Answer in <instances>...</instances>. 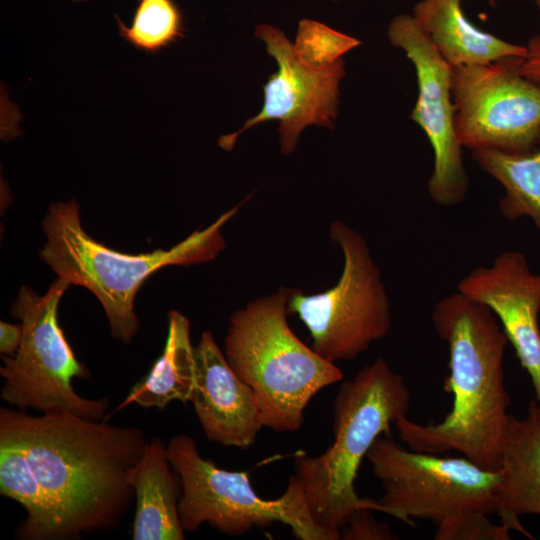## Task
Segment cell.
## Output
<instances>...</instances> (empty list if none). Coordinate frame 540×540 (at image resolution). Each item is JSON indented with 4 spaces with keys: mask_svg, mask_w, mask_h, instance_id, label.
Returning <instances> with one entry per match:
<instances>
[{
    "mask_svg": "<svg viewBox=\"0 0 540 540\" xmlns=\"http://www.w3.org/2000/svg\"><path fill=\"white\" fill-rule=\"evenodd\" d=\"M457 291L487 306L531 378L540 405V274L521 251L499 254L490 266H478L464 276Z\"/></svg>",
    "mask_w": 540,
    "mask_h": 540,
    "instance_id": "4fadbf2b",
    "label": "cell"
},
{
    "mask_svg": "<svg viewBox=\"0 0 540 540\" xmlns=\"http://www.w3.org/2000/svg\"><path fill=\"white\" fill-rule=\"evenodd\" d=\"M369 508L354 511L340 529L343 540H396L387 523L377 521Z\"/></svg>",
    "mask_w": 540,
    "mask_h": 540,
    "instance_id": "603a6c76",
    "label": "cell"
},
{
    "mask_svg": "<svg viewBox=\"0 0 540 540\" xmlns=\"http://www.w3.org/2000/svg\"><path fill=\"white\" fill-rule=\"evenodd\" d=\"M0 434L21 448L38 489V512L20 525V539H76L120 524L147 443L141 429L63 410L36 416L1 408Z\"/></svg>",
    "mask_w": 540,
    "mask_h": 540,
    "instance_id": "6da1fadb",
    "label": "cell"
},
{
    "mask_svg": "<svg viewBox=\"0 0 540 540\" xmlns=\"http://www.w3.org/2000/svg\"><path fill=\"white\" fill-rule=\"evenodd\" d=\"M168 449L155 437L147 441L130 483L136 497L134 540H183L178 503L181 479L170 469Z\"/></svg>",
    "mask_w": 540,
    "mask_h": 540,
    "instance_id": "e0dca14e",
    "label": "cell"
},
{
    "mask_svg": "<svg viewBox=\"0 0 540 540\" xmlns=\"http://www.w3.org/2000/svg\"><path fill=\"white\" fill-rule=\"evenodd\" d=\"M498 471L496 513L500 523L534 539L519 518L540 516V405L536 399L523 418L509 414Z\"/></svg>",
    "mask_w": 540,
    "mask_h": 540,
    "instance_id": "9a60e30c",
    "label": "cell"
},
{
    "mask_svg": "<svg viewBox=\"0 0 540 540\" xmlns=\"http://www.w3.org/2000/svg\"><path fill=\"white\" fill-rule=\"evenodd\" d=\"M360 44L354 37L341 33L315 20L299 22L294 45L298 56L307 64L323 67L341 59Z\"/></svg>",
    "mask_w": 540,
    "mask_h": 540,
    "instance_id": "44dd1931",
    "label": "cell"
},
{
    "mask_svg": "<svg viewBox=\"0 0 540 540\" xmlns=\"http://www.w3.org/2000/svg\"><path fill=\"white\" fill-rule=\"evenodd\" d=\"M418 26L452 66L488 64L527 56V47L507 42L474 26L462 0H420L412 14Z\"/></svg>",
    "mask_w": 540,
    "mask_h": 540,
    "instance_id": "2e32d148",
    "label": "cell"
},
{
    "mask_svg": "<svg viewBox=\"0 0 540 540\" xmlns=\"http://www.w3.org/2000/svg\"><path fill=\"white\" fill-rule=\"evenodd\" d=\"M387 34L390 43L404 51L416 71L418 97L410 117L425 132L434 153V166L428 180L429 196L439 206H456L466 197L469 179L463 147L455 131L453 67L411 14L395 16Z\"/></svg>",
    "mask_w": 540,
    "mask_h": 540,
    "instance_id": "8fae6325",
    "label": "cell"
},
{
    "mask_svg": "<svg viewBox=\"0 0 540 540\" xmlns=\"http://www.w3.org/2000/svg\"><path fill=\"white\" fill-rule=\"evenodd\" d=\"M256 36L266 45L278 70L264 86V105L238 132L221 137L219 144L231 149L239 134L258 123L277 119L282 152L294 151L301 131L308 125L331 126L337 115L339 83L344 76L342 59L315 67L305 63L294 45L278 28L261 24Z\"/></svg>",
    "mask_w": 540,
    "mask_h": 540,
    "instance_id": "7c38bea8",
    "label": "cell"
},
{
    "mask_svg": "<svg viewBox=\"0 0 540 540\" xmlns=\"http://www.w3.org/2000/svg\"><path fill=\"white\" fill-rule=\"evenodd\" d=\"M471 155L504 188L498 203L501 215L509 221L529 217L540 234V147L527 154L475 149Z\"/></svg>",
    "mask_w": 540,
    "mask_h": 540,
    "instance_id": "d6986e66",
    "label": "cell"
},
{
    "mask_svg": "<svg viewBox=\"0 0 540 540\" xmlns=\"http://www.w3.org/2000/svg\"><path fill=\"white\" fill-rule=\"evenodd\" d=\"M167 449L171 466L181 479L178 511L184 531L208 523L222 533L240 536L277 522L289 526L300 540L341 539L339 530L315 521L295 474L280 497L264 499L252 487L248 472L218 468L200 455L191 436L175 435Z\"/></svg>",
    "mask_w": 540,
    "mask_h": 540,
    "instance_id": "8992f818",
    "label": "cell"
},
{
    "mask_svg": "<svg viewBox=\"0 0 540 540\" xmlns=\"http://www.w3.org/2000/svg\"><path fill=\"white\" fill-rule=\"evenodd\" d=\"M116 18L122 38L150 53L174 42L182 31L181 14L172 0H139L130 26Z\"/></svg>",
    "mask_w": 540,
    "mask_h": 540,
    "instance_id": "ffe728a7",
    "label": "cell"
},
{
    "mask_svg": "<svg viewBox=\"0 0 540 540\" xmlns=\"http://www.w3.org/2000/svg\"><path fill=\"white\" fill-rule=\"evenodd\" d=\"M69 286L58 278L44 295L29 286L20 288L10 313L22 325V340L14 356L2 355L1 398L21 410H63L100 420L108 407L107 398H83L72 387L73 378L89 379L90 373L75 357L58 324V305Z\"/></svg>",
    "mask_w": 540,
    "mask_h": 540,
    "instance_id": "52a82bcc",
    "label": "cell"
},
{
    "mask_svg": "<svg viewBox=\"0 0 540 540\" xmlns=\"http://www.w3.org/2000/svg\"><path fill=\"white\" fill-rule=\"evenodd\" d=\"M431 321L448 346L444 390L453 396L452 407L436 423L399 419L398 435L412 450L439 455L457 451L479 467L496 471L509 417L504 376L508 339L487 306L459 291L435 304Z\"/></svg>",
    "mask_w": 540,
    "mask_h": 540,
    "instance_id": "7a4b0ae2",
    "label": "cell"
},
{
    "mask_svg": "<svg viewBox=\"0 0 540 540\" xmlns=\"http://www.w3.org/2000/svg\"><path fill=\"white\" fill-rule=\"evenodd\" d=\"M74 1H83V0H74Z\"/></svg>",
    "mask_w": 540,
    "mask_h": 540,
    "instance_id": "4316f807",
    "label": "cell"
},
{
    "mask_svg": "<svg viewBox=\"0 0 540 540\" xmlns=\"http://www.w3.org/2000/svg\"><path fill=\"white\" fill-rule=\"evenodd\" d=\"M482 511L453 514L437 524L435 540H509L511 531L502 523L495 524Z\"/></svg>",
    "mask_w": 540,
    "mask_h": 540,
    "instance_id": "7402d4cb",
    "label": "cell"
},
{
    "mask_svg": "<svg viewBox=\"0 0 540 540\" xmlns=\"http://www.w3.org/2000/svg\"><path fill=\"white\" fill-rule=\"evenodd\" d=\"M531 2H533L540 10V0H529Z\"/></svg>",
    "mask_w": 540,
    "mask_h": 540,
    "instance_id": "484cf974",
    "label": "cell"
},
{
    "mask_svg": "<svg viewBox=\"0 0 540 540\" xmlns=\"http://www.w3.org/2000/svg\"><path fill=\"white\" fill-rule=\"evenodd\" d=\"M333 1H337V0H333Z\"/></svg>",
    "mask_w": 540,
    "mask_h": 540,
    "instance_id": "83f0119b",
    "label": "cell"
},
{
    "mask_svg": "<svg viewBox=\"0 0 540 540\" xmlns=\"http://www.w3.org/2000/svg\"><path fill=\"white\" fill-rule=\"evenodd\" d=\"M411 392L384 358L364 366L341 383L333 401V444L322 454L295 455L300 481L315 521L339 530L360 508L379 511L376 500L360 498L355 480L361 462L381 435L410 410Z\"/></svg>",
    "mask_w": 540,
    "mask_h": 540,
    "instance_id": "3957f363",
    "label": "cell"
},
{
    "mask_svg": "<svg viewBox=\"0 0 540 540\" xmlns=\"http://www.w3.org/2000/svg\"><path fill=\"white\" fill-rule=\"evenodd\" d=\"M293 289L249 302L229 320L225 357L257 396L264 427L294 432L310 400L343 379L342 371L304 344L287 321Z\"/></svg>",
    "mask_w": 540,
    "mask_h": 540,
    "instance_id": "5b68a950",
    "label": "cell"
},
{
    "mask_svg": "<svg viewBox=\"0 0 540 540\" xmlns=\"http://www.w3.org/2000/svg\"><path fill=\"white\" fill-rule=\"evenodd\" d=\"M521 60L453 67L454 123L462 147L509 154L539 148L540 86L519 72Z\"/></svg>",
    "mask_w": 540,
    "mask_h": 540,
    "instance_id": "30bf717a",
    "label": "cell"
},
{
    "mask_svg": "<svg viewBox=\"0 0 540 540\" xmlns=\"http://www.w3.org/2000/svg\"><path fill=\"white\" fill-rule=\"evenodd\" d=\"M194 352L191 402L205 436L224 446L249 448L264 427L256 394L232 369L210 331L202 332Z\"/></svg>",
    "mask_w": 540,
    "mask_h": 540,
    "instance_id": "5bb4252c",
    "label": "cell"
},
{
    "mask_svg": "<svg viewBox=\"0 0 540 540\" xmlns=\"http://www.w3.org/2000/svg\"><path fill=\"white\" fill-rule=\"evenodd\" d=\"M239 206L168 250L127 254L87 234L75 200L57 202L49 207L42 222L47 242L40 257L58 278L91 291L105 310L112 337L129 343L139 329L134 300L143 282L165 266H188L216 258L225 247L221 228Z\"/></svg>",
    "mask_w": 540,
    "mask_h": 540,
    "instance_id": "277c9868",
    "label": "cell"
},
{
    "mask_svg": "<svg viewBox=\"0 0 540 540\" xmlns=\"http://www.w3.org/2000/svg\"><path fill=\"white\" fill-rule=\"evenodd\" d=\"M189 320L178 311L168 313V332L160 357L115 410L130 404L164 409L171 401H191L196 385V360Z\"/></svg>",
    "mask_w": 540,
    "mask_h": 540,
    "instance_id": "ac0fdd59",
    "label": "cell"
},
{
    "mask_svg": "<svg viewBox=\"0 0 540 540\" xmlns=\"http://www.w3.org/2000/svg\"><path fill=\"white\" fill-rule=\"evenodd\" d=\"M22 340V325L0 322V352L4 356H14Z\"/></svg>",
    "mask_w": 540,
    "mask_h": 540,
    "instance_id": "d4e9b609",
    "label": "cell"
},
{
    "mask_svg": "<svg viewBox=\"0 0 540 540\" xmlns=\"http://www.w3.org/2000/svg\"><path fill=\"white\" fill-rule=\"evenodd\" d=\"M366 459L384 493L380 512L414 526L412 518L439 524L465 511L494 514L499 471L486 470L468 458L405 449L392 436L381 435Z\"/></svg>",
    "mask_w": 540,
    "mask_h": 540,
    "instance_id": "9c48e42d",
    "label": "cell"
},
{
    "mask_svg": "<svg viewBox=\"0 0 540 540\" xmlns=\"http://www.w3.org/2000/svg\"><path fill=\"white\" fill-rule=\"evenodd\" d=\"M526 47L527 56L521 60L518 70L525 78L540 86V36H534Z\"/></svg>",
    "mask_w": 540,
    "mask_h": 540,
    "instance_id": "cb8c5ba5",
    "label": "cell"
},
{
    "mask_svg": "<svg viewBox=\"0 0 540 540\" xmlns=\"http://www.w3.org/2000/svg\"><path fill=\"white\" fill-rule=\"evenodd\" d=\"M330 238L343 253L344 266L335 286L305 295L293 289L288 314H296L308 329L312 349L329 362L357 358L392 327L389 298L364 237L334 221Z\"/></svg>",
    "mask_w": 540,
    "mask_h": 540,
    "instance_id": "ba28073f",
    "label": "cell"
}]
</instances>
